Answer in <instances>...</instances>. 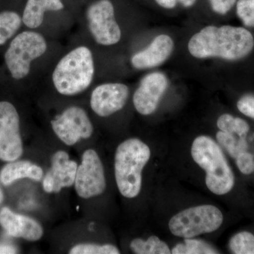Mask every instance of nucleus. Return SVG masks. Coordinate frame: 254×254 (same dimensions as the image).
Segmentation results:
<instances>
[{
    "mask_svg": "<svg viewBox=\"0 0 254 254\" xmlns=\"http://www.w3.org/2000/svg\"><path fill=\"white\" fill-rule=\"evenodd\" d=\"M173 254H215L218 251L204 241L196 239H185L182 243L177 244L171 251Z\"/></svg>",
    "mask_w": 254,
    "mask_h": 254,
    "instance_id": "20",
    "label": "nucleus"
},
{
    "mask_svg": "<svg viewBox=\"0 0 254 254\" xmlns=\"http://www.w3.org/2000/svg\"><path fill=\"white\" fill-rule=\"evenodd\" d=\"M3 200H4V194H3L2 190H1V187H0V205L2 203Z\"/></svg>",
    "mask_w": 254,
    "mask_h": 254,
    "instance_id": "32",
    "label": "nucleus"
},
{
    "mask_svg": "<svg viewBox=\"0 0 254 254\" xmlns=\"http://www.w3.org/2000/svg\"><path fill=\"white\" fill-rule=\"evenodd\" d=\"M128 88L123 83L100 85L91 94V107L98 116H110L123 109L128 96Z\"/></svg>",
    "mask_w": 254,
    "mask_h": 254,
    "instance_id": "12",
    "label": "nucleus"
},
{
    "mask_svg": "<svg viewBox=\"0 0 254 254\" xmlns=\"http://www.w3.org/2000/svg\"><path fill=\"white\" fill-rule=\"evenodd\" d=\"M254 47V37L248 30L231 26H206L193 35L188 44L190 54L198 59L240 60L250 54Z\"/></svg>",
    "mask_w": 254,
    "mask_h": 254,
    "instance_id": "1",
    "label": "nucleus"
},
{
    "mask_svg": "<svg viewBox=\"0 0 254 254\" xmlns=\"http://www.w3.org/2000/svg\"><path fill=\"white\" fill-rule=\"evenodd\" d=\"M130 249L136 254H172L168 245L156 236H150L146 240L134 239L130 243Z\"/></svg>",
    "mask_w": 254,
    "mask_h": 254,
    "instance_id": "18",
    "label": "nucleus"
},
{
    "mask_svg": "<svg viewBox=\"0 0 254 254\" xmlns=\"http://www.w3.org/2000/svg\"><path fill=\"white\" fill-rule=\"evenodd\" d=\"M75 190L82 198L98 196L106 189L104 168L98 153L88 149L82 155L74 182Z\"/></svg>",
    "mask_w": 254,
    "mask_h": 254,
    "instance_id": "8",
    "label": "nucleus"
},
{
    "mask_svg": "<svg viewBox=\"0 0 254 254\" xmlns=\"http://www.w3.org/2000/svg\"><path fill=\"white\" fill-rule=\"evenodd\" d=\"M44 37L34 31H23L15 37L5 53L4 60L11 76L20 80L26 77L33 60L46 53Z\"/></svg>",
    "mask_w": 254,
    "mask_h": 254,
    "instance_id": "6",
    "label": "nucleus"
},
{
    "mask_svg": "<svg viewBox=\"0 0 254 254\" xmlns=\"http://www.w3.org/2000/svg\"><path fill=\"white\" fill-rule=\"evenodd\" d=\"M220 131L237 135L240 137H245L250 131L249 124L242 119L235 118L229 114H224L220 116L217 121Z\"/></svg>",
    "mask_w": 254,
    "mask_h": 254,
    "instance_id": "21",
    "label": "nucleus"
},
{
    "mask_svg": "<svg viewBox=\"0 0 254 254\" xmlns=\"http://www.w3.org/2000/svg\"><path fill=\"white\" fill-rule=\"evenodd\" d=\"M237 168L241 173L250 175L254 172V157L248 151H244L235 158Z\"/></svg>",
    "mask_w": 254,
    "mask_h": 254,
    "instance_id": "26",
    "label": "nucleus"
},
{
    "mask_svg": "<svg viewBox=\"0 0 254 254\" xmlns=\"http://www.w3.org/2000/svg\"><path fill=\"white\" fill-rule=\"evenodd\" d=\"M64 8L61 0H28L22 16L23 23L29 28L39 27L47 11H60Z\"/></svg>",
    "mask_w": 254,
    "mask_h": 254,
    "instance_id": "17",
    "label": "nucleus"
},
{
    "mask_svg": "<svg viewBox=\"0 0 254 254\" xmlns=\"http://www.w3.org/2000/svg\"><path fill=\"white\" fill-rule=\"evenodd\" d=\"M237 0H210L213 11L220 14H225L232 9Z\"/></svg>",
    "mask_w": 254,
    "mask_h": 254,
    "instance_id": "28",
    "label": "nucleus"
},
{
    "mask_svg": "<svg viewBox=\"0 0 254 254\" xmlns=\"http://www.w3.org/2000/svg\"><path fill=\"white\" fill-rule=\"evenodd\" d=\"M180 3H182L183 6H186V7H190V6H193L195 4L196 0H178Z\"/></svg>",
    "mask_w": 254,
    "mask_h": 254,
    "instance_id": "31",
    "label": "nucleus"
},
{
    "mask_svg": "<svg viewBox=\"0 0 254 254\" xmlns=\"http://www.w3.org/2000/svg\"><path fill=\"white\" fill-rule=\"evenodd\" d=\"M120 250L113 245L78 244L69 251L70 254H119Z\"/></svg>",
    "mask_w": 254,
    "mask_h": 254,
    "instance_id": "24",
    "label": "nucleus"
},
{
    "mask_svg": "<svg viewBox=\"0 0 254 254\" xmlns=\"http://www.w3.org/2000/svg\"><path fill=\"white\" fill-rule=\"evenodd\" d=\"M162 7L173 9L177 4V0H155Z\"/></svg>",
    "mask_w": 254,
    "mask_h": 254,
    "instance_id": "30",
    "label": "nucleus"
},
{
    "mask_svg": "<svg viewBox=\"0 0 254 254\" xmlns=\"http://www.w3.org/2000/svg\"><path fill=\"white\" fill-rule=\"evenodd\" d=\"M223 215L213 205L190 207L174 215L169 229L175 236L194 238L203 234L216 231L223 222Z\"/></svg>",
    "mask_w": 254,
    "mask_h": 254,
    "instance_id": "5",
    "label": "nucleus"
},
{
    "mask_svg": "<svg viewBox=\"0 0 254 254\" xmlns=\"http://www.w3.org/2000/svg\"><path fill=\"white\" fill-rule=\"evenodd\" d=\"M193 160L206 173L205 185L215 195H225L235 185V176L220 145L211 137L199 136L192 143Z\"/></svg>",
    "mask_w": 254,
    "mask_h": 254,
    "instance_id": "3",
    "label": "nucleus"
},
{
    "mask_svg": "<svg viewBox=\"0 0 254 254\" xmlns=\"http://www.w3.org/2000/svg\"><path fill=\"white\" fill-rule=\"evenodd\" d=\"M237 108L246 116L254 119V95H247L241 98L237 103Z\"/></svg>",
    "mask_w": 254,
    "mask_h": 254,
    "instance_id": "27",
    "label": "nucleus"
},
{
    "mask_svg": "<svg viewBox=\"0 0 254 254\" xmlns=\"http://www.w3.org/2000/svg\"><path fill=\"white\" fill-rule=\"evenodd\" d=\"M168 87V79L163 73L146 75L133 94V103L136 111L142 115L154 113Z\"/></svg>",
    "mask_w": 254,
    "mask_h": 254,
    "instance_id": "11",
    "label": "nucleus"
},
{
    "mask_svg": "<svg viewBox=\"0 0 254 254\" xmlns=\"http://www.w3.org/2000/svg\"><path fill=\"white\" fill-rule=\"evenodd\" d=\"M23 154L19 115L7 101L0 102V160L12 162Z\"/></svg>",
    "mask_w": 254,
    "mask_h": 254,
    "instance_id": "9",
    "label": "nucleus"
},
{
    "mask_svg": "<svg viewBox=\"0 0 254 254\" xmlns=\"http://www.w3.org/2000/svg\"><path fill=\"white\" fill-rule=\"evenodd\" d=\"M237 14L245 26L254 27V0H239Z\"/></svg>",
    "mask_w": 254,
    "mask_h": 254,
    "instance_id": "25",
    "label": "nucleus"
},
{
    "mask_svg": "<svg viewBox=\"0 0 254 254\" xmlns=\"http://www.w3.org/2000/svg\"><path fill=\"white\" fill-rule=\"evenodd\" d=\"M22 18L11 11L0 13V46L9 40L21 27Z\"/></svg>",
    "mask_w": 254,
    "mask_h": 254,
    "instance_id": "19",
    "label": "nucleus"
},
{
    "mask_svg": "<svg viewBox=\"0 0 254 254\" xmlns=\"http://www.w3.org/2000/svg\"><path fill=\"white\" fill-rule=\"evenodd\" d=\"M94 72L91 51L81 46L62 58L53 73V81L60 94L76 95L89 87Z\"/></svg>",
    "mask_w": 254,
    "mask_h": 254,
    "instance_id": "4",
    "label": "nucleus"
},
{
    "mask_svg": "<svg viewBox=\"0 0 254 254\" xmlns=\"http://www.w3.org/2000/svg\"><path fill=\"white\" fill-rule=\"evenodd\" d=\"M43 176L41 167L28 160L9 162L0 172V181L5 186L11 185L20 179L28 178L40 181Z\"/></svg>",
    "mask_w": 254,
    "mask_h": 254,
    "instance_id": "16",
    "label": "nucleus"
},
{
    "mask_svg": "<svg viewBox=\"0 0 254 254\" xmlns=\"http://www.w3.org/2000/svg\"><path fill=\"white\" fill-rule=\"evenodd\" d=\"M77 168V163L70 160L67 153L56 152L51 158V168L43 180V189L47 193H59L63 188L72 186Z\"/></svg>",
    "mask_w": 254,
    "mask_h": 254,
    "instance_id": "13",
    "label": "nucleus"
},
{
    "mask_svg": "<svg viewBox=\"0 0 254 254\" xmlns=\"http://www.w3.org/2000/svg\"><path fill=\"white\" fill-rule=\"evenodd\" d=\"M88 27L95 41L103 46H113L121 39L122 32L117 23L115 9L109 0H99L87 11Z\"/></svg>",
    "mask_w": 254,
    "mask_h": 254,
    "instance_id": "7",
    "label": "nucleus"
},
{
    "mask_svg": "<svg viewBox=\"0 0 254 254\" xmlns=\"http://www.w3.org/2000/svg\"><path fill=\"white\" fill-rule=\"evenodd\" d=\"M150 155L148 145L138 138H129L118 145L115 157V180L123 196L133 198L139 194L142 171Z\"/></svg>",
    "mask_w": 254,
    "mask_h": 254,
    "instance_id": "2",
    "label": "nucleus"
},
{
    "mask_svg": "<svg viewBox=\"0 0 254 254\" xmlns=\"http://www.w3.org/2000/svg\"><path fill=\"white\" fill-rule=\"evenodd\" d=\"M173 48V39L168 35H160L148 48L132 57V65L138 69L158 66L168 59Z\"/></svg>",
    "mask_w": 254,
    "mask_h": 254,
    "instance_id": "15",
    "label": "nucleus"
},
{
    "mask_svg": "<svg viewBox=\"0 0 254 254\" xmlns=\"http://www.w3.org/2000/svg\"><path fill=\"white\" fill-rule=\"evenodd\" d=\"M55 134L67 145L76 144L81 138H90L93 127L85 110L70 107L51 121Z\"/></svg>",
    "mask_w": 254,
    "mask_h": 254,
    "instance_id": "10",
    "label": "nucleus"
},
{
    "mask_svg": "<svg viewBox=\"0 0 254 254\" xmlns=\"http://www.w3.org/2000/svg\"><path fill=\"white\" fill-rule=\"evenodd\" d=\"M0 225L10 236L36 242L43 237V229L34 219L14 213L9 208L0 210Z\"/></svg>",
    "mask_w": 254,
    "mask_h": 254,
    "instance_id": "14",
    "label": "nucleus"
},
{
    "mask_svg": "<svg viewBox=\"0 0 254 254\" xmlns=\"http://www.w3.org/2000/svg\"><path fill=\"white\" fill-rule=\"evenodd\" d=\"M230 250L235 254H254V235L241 232L232 237L229 243Z\"/></svg>",
    "mask_w": 254,
    "mask_h": 254,
    "instance_id": "23",
    "label": "nucleus"
},
{
    "mask_svg": "<svg viewBox=\"0 0 254 254\" xmlns=\"http://www.w3.org/2000/svg\"><path fill=\"white\" fill-rule=\"evenodd\" d=\"M17 253V250L14 246L10 245L9 244H0V254H16Z\"/></svg>",
    "mask_w": 254,
    "mask_h": 254,
    "instance_id": "29",
    "label": "nucleus"
},
{
    "mask_svg": "<svg viewBox=\"0 0 254 254\" xmlns=\"http://www.w3.org/2000/svg\"><path fill=\"white\" fill-rule=\"evenodd\" d=\"M216 138L219 144L222 145L230 156L235 159L242 152L247 151L248 148L245 137L237 138L235 134L220 131L217 133Z\"/></svg>",
    "mask_w": 254,
    "mask_h": 254,
    "instance_id": "22",
    "label": "nucleus"
}]
</instances>
